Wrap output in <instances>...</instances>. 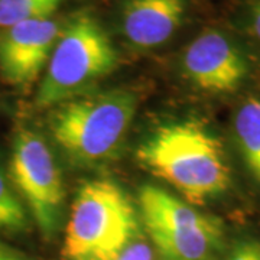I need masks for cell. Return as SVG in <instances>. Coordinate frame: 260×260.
Wrapping results in <instances>:
<instances>
[{
	"label": "cell",
	"instance_id": "cell-14",
	"mask_svg": "<svg viewBox=\"0 0 260 260\" xmlns=\"http://www.w3.org/2000/svg\"><path fill=\"white\" fill-rule=\"evenodd\" d=\"M243 26L253 41L260 45V0H251L243 12Z\"/></svg>",
	"mask_w": 260,
	"mask_h": 260
},
{
	"label": "cell",
	"instance_id": "cell-16",
	"mask_svg": "<svg viewBox=\"0 0 260 260\" xmlns=\"http://www.w3.org/2000/svg\"><path fill=\"white\" fill-rule=\"evenodd\" d=\"M0 260H30L23 253L15 250L8 244L0 242Z\"/></svg>",
	"mask_w": 260,
	"mask_h": 260
},
{
	"label": "cell",
	"instance_id": "cell-15",
	"mask_svg": "<svg viewBox=\"0 0 260 260\" xmlns=\"http://www.w3.org/2000/svg\"><path fill=\"white\" fill-rule=\"evenodd\" d=\"M110 260H155V254L148 243L136 240L119 256Z\"/></svg>",
	"mask_w": 260,
	"mask_h": 260
},
{
	"label": "cell",
	"instance_id": "cell-9",
	"mask_svg": "<svg viewBox=\"0 0 260 260\" xmlns=\"http://www.w3.org/2000/svg\"><path fill=\"white\" fill-rule=\"evenodd\" d=\"M188 0H124L119 12V30L135 51L162 47L181 28Z\"/></svg>",
	"mask_w": 260,
	"mask_h": 260
},
{
	"label": "cell",
	"instance_id": "cell-12",
	"mask_svg": "<svg viewBox=\"0 0 260 260\" xmlns=\"http://www.w3.org/2000/svg\"><path fill=\"white\" fill-rule=\"evenodd\" d=\"M67 0H0V29L20 22L54 16Z\"/></svg>",
	"mask_w": 260,
	"mask_h": 260
},
{
	"label": "cell",
	"instance_id": "cell-2",
	"mask_svg": "<svg viewBox=\"0 0 260 260\" xmlns=\"http://www.w3.org/2000/svg\"><path fill=\"white\" fill-rule=\"evenodd\" d=\"M138 104V95L127 88L88 91L55 106L49 130L74 165H97L117 153Z\"/></svg>",
	"mask_w": 260,
	"mask_h": 260
},
{
	"label": "cell",
	"instance_id": "cell-13",
	"mask_svg": "<svg viewBox=\"0 0 260 260\" xmlns=\"http://www.w3.org/2000/svg\"><path fill=\"white\" fill-rule=\"evenodd\" d=\"M224 260H260V240L242 237L229 247Z\"/></svg>",
	"mask_w": 260,
	"mask_h": 260
},
{
	"label": "cell",
	"instance_id": "cell-7",
	"mask_svg": "<svg viewBox=\"0 0 260 260\" xmlns=\"http://www.w3.org/2000/svg\"><path fill=\"white\" fill-rule=\"evenodd\" d=\"M181 70L188 83L208 94L239 90L250 67L242 47L220 29H205L181 55Z\"/></svg>",
	"mask_w": 260,
	"mask_h": 260
},
{
	"label": "cell",
	"instance_id": "cell-1",
	"mask_svg": "<svg viewBox=\"0 0 260 260\" xmlns=\"http://www.w3.org/2000/svg\"><path fill=\"white\" fill-rule=\"evenodd\" d=\"M136 159L189 204H203L230 186V168L221 142L195 119L158 126L138 146Z\"/></svg>",
	"mask_w": 260,
	"mask_h": 260
},
{
	"label": "cell",
	"instance_id": "cell-3",
	"mask_svg": "<svg viewBox=\"0 0 260 260\" xmlns=\"http://www.w3.org/2000/svg\"><path fill=\"white\" fill-rule=\"evenodd\" d=\"M119 65V54L107 30L88 10L65 19L47 68L41 77L35 104L41 109L90 91Z\"/></svg>",
	"mask_w": 260,
	"mask_h": 260
},
{
	"label": "cell",
	"instance_id": "cell-10",
	"mask_svg": "<svg viewBox=\"0 0 260 260\" xmlns=\"http://www.w3.org/2000/svg\"><path fill=\"white\" fill-rule=\"evenodd\" d=\"M234 140L249 174L260 182V97L249 95L233 117Z\"/></svg>",
	"mask_w": 260,
	"mask_h": 260
},
{
	"label": "cell",
	"instance_id": "cell-5",
	"mask_svg": "<svg viewBox=\"0 0 260 260\" xmlns=\"http://www.w3.org/2000/svg\"><path fill=\"white\" fill-rule=\"evenodd\" d=\"M140 218L162 260H217L224 225L217 217L153 185L139 191Z\"/></svg>",
	"mask_w": 260,
	"mask_h": 260
},
{
	"label": "cell",
	"instance_id": "cell-11",
	"mask_svg": "<svg viewBox=\"0 0 260 260\" xmlns=\"http://www.w3.org/2000/svg\"><path fill=\"white\" fill-rule=\"evenodd\" d=\"M28 224L26 207L0 162V230L25 232Z\"/></svg>",
	"mask_w": 260,
	"mask_h": 260
},
{
	"label": "cell",
	"instance_id": "cell-8",
	"mask_svg": "<svg viewBox=\"0 0 260 260\" xmlns=\"http://www.w3.org/2000/svg\"><path fill=\"white\" fill-rule=\"evenodd\" d=\"M64 22L54 15L0 29L2 78L20 90L37 83L47 68Z\"/></svg>",
	"mask_w": 260,
	"mask_h": 260
},
{
	"label": "cell",
	"instance_id": "cell-6",
	"mask_svg": "<svg viewBox=\"0 0 260 260\" xmlns=\"http://www.w3.org/2000/svg\"><path fill=\"white\" fill-rule=\"evenodd\" d=\"M9 177L39 232L54 239L61 227L64 185L51 149L35 130L20 129L15 135Z\"/></svg>",
	"mask_w": 260,
	"mask_h": 260
},
{
	"label": "cell",
	"instance_id": "cell-4",
	"mask_svg": "<svg viewBox=\"0 0 260 260\" xmlns=\"http://www.w3.org/2000/svg\"><path fill=\"white\" fill-rule=\"evenodd\" d=\"M139 217L129 195L110 179L78 188L65 227L67 260H110L138 240Z\"/></svg>",
	"mask_w": 260,
	"mask_h": 260
}]
</instances>
